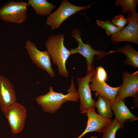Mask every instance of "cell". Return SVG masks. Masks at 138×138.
I'll use <instances>...</instances> for the list:
<instances>
[{
    "label": "cell",
    "mask_w": 138,
    "mask_h": 138,
    "mask_svg": "<svg viewBox=\"0 0 138 138\" xmlns=\"http://www.w3.org/2000/svg\"><path fill=\"white\" fill-rule=\"evenodd\" d=\"M49 90L48 93L39 95L36 99L37 103L45 112L53 113L60 109L64 103L68 101L76 102L78 99L77 92L72 76L71 85L66 95H64L61 92H55L52 86L49 87Z\"/></svg>",
    "instance_id": "cell-1"
},
{
    "label": "cell",
    "mask_w": 138,
    "mask_h": 138,
    "mask_svg": "<svg viewBox=\"0 0 138 138\" xmlns=\"http://www.w3.org/2000/svg\"><path fill=\"white\" fill-rule=\"evenodd\" d=\"M64 37L63 33L51 35L46 40L45 44L52 61L57 67L60 75L67 78L68 71L66 63L71 54L64 45Z\"/></svg>",
    "instance_id": "cell-2"
},
{
    "label": "cell",
    "mask_w": 138,
    "mask_h": 138,
    "mask_svg": "<svg viewBox=\"0 0 138 138\" xmlns=\"http://www.w3.org/2000/svg\"><path fill=\"white\" fill-rule=\"evenodd\" d=\"M28 7L27 2L24 1L9 2L0 8V18L11 23H22L27 18Z\"/></svg>",
    "instance_id": "cell-3"
},
{
    "label": "cell",
    "mask_w": 138,
    "mask_h": 138,
    "mask_svg": "<svg viewBox=\"0 0 138 138\" xmlns=\"http://www.w3.org/2000/svg\"><path fill=\"white\" fill-rule=\"evenodd\" d=\"M71 36L77 41L78 47L75 48H71L70 50L71 54L79 53L86 59V62L87 72L91 71L94 67V56L96 55L97 59H100L105 57L107 55V53L101 50L94 49L89 44H84L81 39L80 30L75 29L71 32Z\"/></svg>",
    "instance_id": "cell-4"
},
{
    "label": "cell",
    "mask_w": 138,
    "mask_h": 138,
    "mask_svg": "<svg viewBox=\"0 0 138 138\" xmlns=\"http://www.w3.org/2000/svg\"><path fill=\"white\" fill-rule=\"evenodd\" d=\"M91 5L79 6L72 4L67 0H62L57 10L47 17L46 24L50 26L52 29H56L69 17L79 11L90 8Z\"/></svg>",
    "instance_id": "cell-5"
},
{
    "label": "cell",
    "mask_w": 138,
    "mask_h": 138,
    "mask_svg": "<svg viewBox=\"0 0 138 138\" xmlns=\"http://www.w3.org/2000/svg\"><path fill=\"white\" fill-rule=\"evenodd\" d=\"M96 72L94 68L87 72L85 76L77 78V79L78 89L77 91L80 104L79 109L82 114H86L89 109L94 108L95 100L91 97L89 83L92 75Z\"/></svg>",
    "instance_id": "cell-6"
},
{
    "label": "cell",
    "mask_w": 138,
    "mask_h": 138,
    "mask_svg": "<svg viewBox=\"0 0 138 138\" xmlns=\"http://www.w3.org/2000/svg\"><path fill=\"white\" fill-rule=\"evenodd\" d=\"M4 114L13 133L17 134L22 130L27 117V110L24 106L16 102H14Z\"/></svg>",
    "instance_id": "cell-7"
},
{
    "label": "cell",
    "mask_w": 138,
    "mask_h": 138,
    "mask_svg": "<svg viewBox=\"0 0 138 138\" xmlns=\"http://www.w3.org/2000/svg\"><path fill=\"white\" fill-rule=\"evenodd\" d=\"M128 24L119 32L112 35L110 39L114 43L128 41L138 44V13H129L127 15Z\"/></svg>",
    "instance_id": "cell-8"
},
{
    "label": "cell",
    "mask_w": 138,
    "mask_h": 138,
    "mask_svg": "<svg viewBox=\"0 0 138 138\" xmlns=\"http://www.w3.org/2000/svg\"><path fill=\"white\" fill-rule=\"evenodd\" d=\"M25 48L33 63L38 67L45 71L51 77L55 76L52 68L51 58L47 50H39L36 45L30 40L25 43Z\"/></svg>",
    "instance_id": "cell-9"
},
{
    "label": "cell",
    "mask_w": 138,
    "mask_h": 138,
    "mask_svg": "<svg viewBox=\"0 0 138 138\" xmlns=\"http://www.w3.org/2000/svg\"><path fill=\"white\" fill-rule=\"evenodd\" d=\"M122 84L117 93V96L124 100L126 97H138V71L133 73L125 71L122 74Z\"/></svg>",
    "instance_id": "cell-10"
},
{
    "label": "cell",
    "mask_w": 138,
    "mask_h": 138,
    "mask_svg": "<svg viewBox=\"0 0 138 138\" xmlns=\"http://www.w3.org/2000/svg\"><path fill=\"white\" fill-rule=\"evenodd\" d=\"M87 117L86 127L84 132L77 138H81L87 133L90 132H102L112 121L111 119L104 118L97 114L95 107L90 108L86 112Z\"/></svg>",
    "instance_id": "cell-11"
},
{
    "label": "cell",
    "mask_w": 138,
    "mask_h": 138,
    "mask_svg": "<svg viewBox=\"0 0 138 138\" xmlns=\"http://www.w3.org/2000/svg\"><path fill=\"white\" fill-rule=\"evenodd\" d=\"M16 101L13 85L8 78L0 75V108L2 112L4 113L7 108Z\"/></svg>",
    "instance_id": "cell-12"
},
{
    "label": "cell",
    "mask_w": 138,
    "mask_h": 138,
    "mask_svg": "<svg viewBox=\"0 0 138 138\" xmlns=\"http://www.w3.org/2000/svg\"><path fill=\"white\" fill-rule=\"evenodd\" d=\"M95 73L90 78L91 83L89 84V87L91 90L95 92L97 95H99L110 101H113L117 96L120 86L116 87L110 86L105 81L98 79Z\"/></svg>",
    "instance_id": "cell-13"
},
{
    "label": "cell",
    "mask_w": 138,
    "mask_h": 138,
    "mask_svg": "<svg viewBox=\"0 0 138 138\" xmlns=\"http://www.w3.org/2000/svg\"><path fill=\"white\" fill-rule=\"evenodd\" d=\"M110 102L112 111L115 116V119L124 125L125 121L128 120L131 121L138 120V117L130 111L124 100L117 96Z\"/></svg>",
    "instance_id": "cell-14"
},
{
    "label": "cell",
    "mask_w": 138,
    "mask_h": 138,
    "mask_svg": "<svg viewBox=\"0 0 138 138\" xmlns=\"http://www.w3.org/2000/svg\"><path fill=\"white\" fill-rule=\"evenodd\" d=\"M117 51H110L107 52V55L114 52H120L127 57L124 63L136 68L138 67V52L134 50L130 44L120 48H117Z\"/></svg>",
    "instance_id": "cell-15"
},
{
    "label": "cell",
    "mask_w": 138,
    "mask_h": 138,
    "mask_svg": "<svg viewBox=\"0 0 138 138\" xmlns=\"http://www.w3.org/2000/svg\"><path fill=\"white\" fill-rule=\"evenodd\" d=\"M28 6H31L36 14L40 16L49 15L55 8V6L46 0H28Z\"/></svg>",
    "instance_id": "cell-16"
},
{
    "label": "cell",
    "mask_w": 138,
    "mask_h": 138,
    "mask_svg": "<svg viewBox=\"0 0 138 138\" xmlns=\"http://www.w3.org/2000/svg\"><path fill=\"white\" fill-rule=\"evenodd\" d=\"M94 106L97 109L98 114L101 117L106 119L112 118L110 101L99 95L97 101L95 102Z\"/></svg>",
    "instance_id": "cell-17"
},
{
    "label": "cell",
    "mask_w": 138,
    "mask_h": 138,
    "mask_svg": "<svg viewBox=\"0 0 138 138\" xmlns=\"http://www.w3.org/2000/svg\"><path fill=\"white\" fill-rule=\"evenodd\" d=\"M124 125L114 119L105 129L102 133V138H116V134L119 129L123 128Z\"/></svg>",
    "instance_id": "cell-18"
},
{
    "label": "cell",
    "mask_w": 138,
    "mask_h": 138,
    "mask_svg": "<svg viewBox=\"0 0 138 138\" xmlns=\"http://www.w3.org/2000/svg\"><path fill=\"white\" fill-rule=\"evenodd\" d=\"M138 3L137 0H117L114 4L116 6H121L122 12L125 14L128 12H136V6Z\"/></svg>",
    "instance_id": "cell-19"
},
{
    "label": "cell",
    "mask_w": 138,
    "mask_h": 138,
    "mask_svg": "<svg viewBox=\"0 0 138 138\" xmlns=\"http://www.w3.org/2000/svg\"><path fill=\"white\" fill-rule=\"evenodd\" d=\"M97 25L105 30L106 35L107 36L113 35L121 30L123 28L118 27L113 25L109 20L103 21L97 20Z\"/></svg>",
    "instance_id": "cell-20"
},
{
    "label": "cell",
    "mask_w": 138,
    "mask_h": 138,
    "mask_svg": "<svg viewBox=\"0 0 138 138\" xmlns=\"http://www.w3.org/2000/svg\"><path fill=\"white\" fill-rule=\"evenodd\" d=\"M111 23L118 27L123 28L128 23V21L127 18L120 14L115 16L112 19Z\"/></svg>",
    "instance_id": "cell-21"
},
{
    "label": "cell",
    "mask_w": 138,
    "mask_h": 138,
    "mask_svg": "<svg viewBox=\"0 0 138 138\" xmlns=\"http://www.w3.org/2000/svg\"><path fill=\"white\" fill-rule=\"evenodd\" d=\"M95 74L99 79L105 82L107 78V74L104 68L101 66H99L96 69Z\"/></svg>",
    "instance_id": "cell-22"
},
{
    "label": "cell",
    "mask_w": 138,
    "mask_h": 138,
    "mask_svg": "<svg viewBox=\"0 0 138 138\" xmlns=\"http://www.w3.org/2000/svg\"><path fill=\"white\" fill-rule=\"evenodd\" d=\"M90 138H97V137L95 136H91Z\"/></svg>",
    "instance_id": "cell-23"
}]
</instances>
